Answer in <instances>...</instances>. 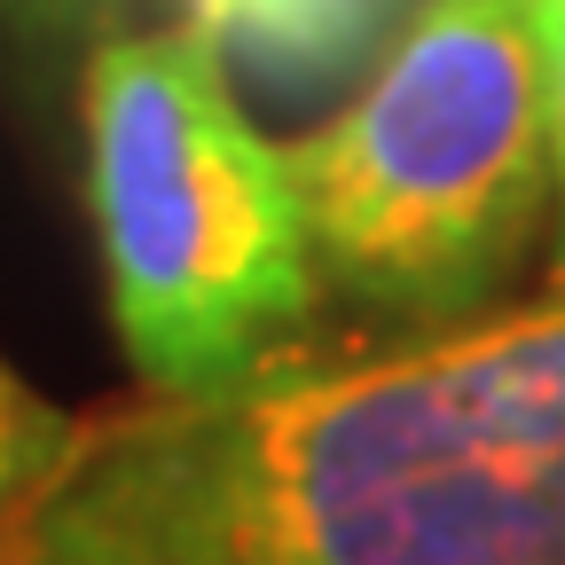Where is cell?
Returning <instances> with one entry per match:
<instances>
[{
  "mask_svg": "<svg viewBox=\"0 0 565 565\" xmlns=\"http://www.w3.org/2000/svg\"><path fill=\"white\" fill-rule=\"evenodd\" d=\"M0 565H565V291L71 424Z\"/></svg>",
  "mask_w": 565,
  "mask_h": 565,
  "instance_id": "cell-1",
  "label": "cell"
},
{
  "mask_svg": "<svg viewBox=\"0 0 565 565\" xmlns=\"http://www.w3.org/2000/svg\"><path fill=\"white\" fill-rule=\"evenodd\" d=\"M291 173L322 291L377 338L503 307L557 196L542 0H416Z\"/></svg>",
  "mask_w": 565,
  "mask_h": 565,
  "instance_id": "cell-2",
  "label": "cell"
},
{
  "mask_svg": "<svg viewBox=\"0 0 565 565\" xmlns=\"http://www.w3.org/2000/svg\"><path fill=\"white\" fill-rule=\"evenodd\" d=\"M110 322L150 393H212L299 345L322 267L291 150L259 134L204 32H110L79 79Z\"/></svg>",
  "mask_w": 565,
  "mask_h": 565,
  "instance_id": "cell-3",
  "label": "cell"
},
{
  "mask_svg": "<svg viewBox=\"0 0 565 565\" xmlns=\"http://www.w3.org/2000/svg\"><path fill=\"white\" fill-rule=\"evenodd\" d=\"M408 9L416 0H181V24L204 32L212 55L252 87L322 95L377 40H393V17Z\"/></svg>",
  "mask_w": 565,
  "mask_h": 565,
  "instance_id": "cell-4",
  "label": "cell"
},
{
  "mask_svg": "<svg viewBox=\"0 0 565 565\" xmlns=\"http://www.w3.org/2000/svg\"><path fill=\"white\" fill-rule=\"evenodd\" d=\"M71 424L47 393H32L9 362H0V511H17L24 494L55 471V456L71 448Z\"/></svg>",
  "mask_w": 565,
  "mask_h": 565,
  "instance_id": "cell-5",
  "label": "cell"
},
{
  "mask_svg": "<svg viewBox=\"0 0 565 565\" xmlns=\"http://www.w3.org/2000/svg\"><path fill=\"white\" fill-rule=\"evenodd\" d=\"M550 141H557V244H550V291H565V17H550Z\"/></svg>",
  "mask_w": 565,
  "mask_h": 565,
  "instance_id": "cell-6",
  "label": "cell"
},
{
  "mask_svg": "<svg viewBox=\"0 0 565 565\" xmlns=\"http://www.w3.org/2000/svg\"><path fill=\"white\" fill-rule=\"evenodd\" d=\"M24 9H32L47 32H95V24L118 9V0H24Z\"/></svg>",
  "mask_w": 565,
  "mask_h": 565,
  "instance_id": "cell-7",
  "label": "cell"
},
{
  "mask_svg": "<svg viewBox=\"0 0 565 565\" xmlns=\"http://www.w3.org/2000/svg\"><path fill=\"white\" fill-rule=\"evenodd\" d=\"M542 17H565V0H542Z\"/></svg>",
  "mask_w": 565,
  "mask_h": 565,
  "instance_id": "cell-8",
  "label": "cell"
}]
</instances>
